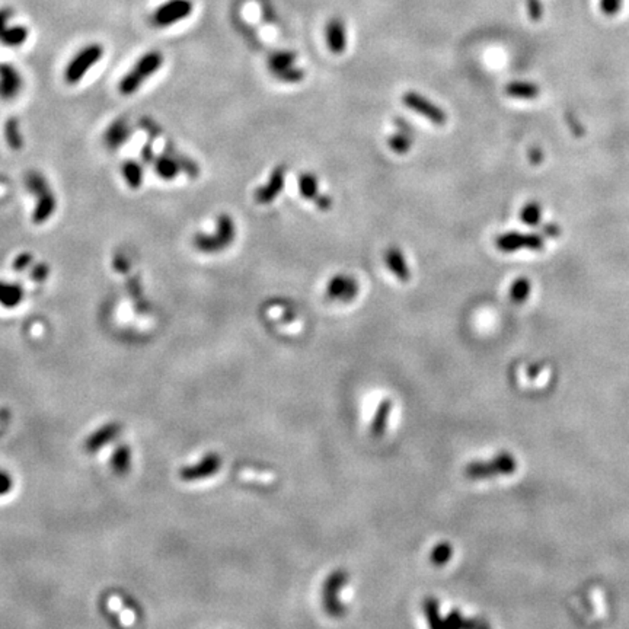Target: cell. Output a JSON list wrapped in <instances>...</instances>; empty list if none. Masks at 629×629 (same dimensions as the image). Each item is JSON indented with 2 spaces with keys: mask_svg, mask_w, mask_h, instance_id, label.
Returning <instances> with one entry per match:
<instances>
[{
  "mask_svg": "<svg viewBox=\"0 0 629 629\" xmlns=\"http://www.w3.org/2000/svg\"><path fill=\"white\" fill-rule=\"evenodd\" d=\"M142 159H143V162L152 165L156 172V175L164 181H172V179L178 178L179 172L182 169L187 170L190 177H192V178H197L200 174V169L197 168V165L192 162V160H190L188 157H185L182 155L175 153V151L157 156V155H155L152 146L146 144L142 151Z\"/></svg>",
  "mask_w": 629,
  "mask_h": 629,
  "instance_id": "cell-1",
  "label": "cell"
},
{
  "mask_svg": "<svg viewBox=\"0 0 629 629\" xmlns=\"http://www.w3.org/2000/svg\"><path fill=\"white\" fill-rule=\"evenodd\" d=\"M25 185L34 197L35 206L32 212V223L44 225L53 217L57 210V200L48 179L38 170H30L25 175Z\"/></svg>",
  "mask_w": 629,
  "mask_h": 629,
  "instance_id": "cell-2",
  "label": "cell"
},
{
  "mask_svg": "<svg viewBox=\"0 0 629 629\" xmlns=\"http://www.w3.org/2000/svg\"><path fill=\"white\" fill-rule=\"evenodd\" d=\"M165 63L164 56L159 52H147L140 56L135 63L130 67V70L122 76L118 82V91L121 95L131 96L137 92L142 86L146 83L147 79L155 76L156 73Z\"/></svg>",
  "mask_w": 629,
  "mask_h": 629,
  "instance_id": "cell-3",
  "label": "cell"
},
{
  "mask_svg": "<svg viewBox=\"0 0 629 629\" xmlns=\"http://www.w3.org/2000/svg\"><path fill=\"white\" fill-rule=\"evenodd\" d=\"M236 239V225L229 214H220L213 233H197L192 239L194 248L201 254H217L228 250Z\"/></svg>",
  "mask_w": 629,
  "mask_h": 629,
  "instance_id": "cell-4",
  "label": "cell"
},
{
  "mask_svg": "<svg viewBox=\"0 0 629 629\" xmlns=\"http://www.w3.org/2000/svg\"><path fill=\"white\" fill-rule=\"evenodd\" d=\"M104 57V47L98 43L85 45L70 58L65 67L63 78L67 85H78L88 75L89 70L100 63Z\"/></svg>",
  "mask_w": 629,
  "mask_h": 629,
  "instance_id": "cell-5",
  "label": "cell"
},
{
  "mask_svg": "<svg viewBox=\"0 0 629 629\" xmlns=\"http://www.w3.org/2000/svg\"><path fill=\"white\" fill-rule=\"evenodd\" d=\"M517 470V461L507 452L498 453L487 462H472L465 467V475L470 479H487L492 476L511 475Z\"/></svg>",
  "mask_w": 629,
  "mask_h": 629,
  "instance_id": "cell-6",
  "label": "cell"
},
{
  "mask_svg": "<svg viewBox=\"0 0 629 629\" xmlns=\"http://www.w3.org/2000/svg\"><path fill=\"white\" fill-rule=\"evenodd\" d=\"M349 582V573L345 570H335L331 573L325 580L322 587V604L324 609L329 616L340 618L345 613L344 603L340 600V593L342 587Z\"/></svg>",
  "mask_w": 629,
  "mask_h": 629,
  "instance_id": "cell-7",
  "label": "cell"
},
{
  "mask_svg": "<svg viewBox=\"0 0 629 629\" xmlns=\"http://www.w3.org/2000/svg\"><path fill=\"white\" fill-rule=\"evenodd\" d=\"M192 14L191 0H166L160 5L152 16L153 25L157 28H169L187 19Z\"/></svg>",
  "mask_w": 629,
  "mask_h": 629,
  "instance_id": "cell-8",
  "label": "cell"
},
{
  "mask_svg": "<svg viewBox=\"0 0 629 629\" xmlns=\"http://www.w3.org/2000/svg\"><path fill=\"white\" fill-rule=\"evenodd\" d=\"M496 246L501 252H516L520 250L542 251L545 248V239L538 233L507 232L496 239Z\"/></svg>",
  "mask_w": 629,
  "mask_h": 629,
  "instance_id": "cell-9",
  "label": "cell"
},
{
  "mask_svg": "<svg viewBox=\"0 0 629 629\" xmlns=\"http://www.w3.org/2000/svg\"><path fill=\"white\" fill-rule=\"evenodd\" d=\"M402 102L406 108H410L414 113L423 115L436 126H445L448 122V114L445 113V109H441L434 102H431L426 96L419 95L418 92H405L402 95Z\"/></svg>",
  "mask_w": 629,
  "mask_h": 629,
  "instance_id": "cell-10",
  "label": "cell"
},
{
  "mask_svg": "<svg viewBox=\"0 0 629 629\" xmlns=\"http://www.w3.org/2000/svg\"><path fill=\"white\" fill-rule=\"evenodd\" d=\"M220 456L217 453H208L199 463L182 467L179 472V478L185 481V483H194V481L206 479L217 474L220 470Z\"/></svg>",
  "mask_w": 629,
  "mask_h": 629,
  "instance_id": "cell-11",
  "label": "cell"
},
{
  "mask_svg": "<svg viewBox=\"0 0 629 629\" xmlns=\"http://www.w3.org/2000/svg\"><path fill=\"white\" fill-rule=\"evenodd\" d=\"M360 286L353 277L345 274H337L332 277L327 286V298L329 300L351 302L357 298Z\"/></svg>",
  "mask_w": 629,
  "mask_h": 629,
  "instance_id": "cell-12",
  "label": "cell"
},
{
  "mask_svg": "<svg viewBox=\"0 0 629 629\" xmlns=\"http://www.w3.org/2000/svg\"><path fill=\"white\" fill-rule=\"evenodd\" d=\"M286 165H278L271 172V177L267 184L258 188L254 194V200L258 204H269L276 200V197L285 188L286 182Z\"/></svg>",
  "mask_w": 629,
  "mask_h": 629,
  "instance_id": "cell-13",
  "label": "cell"
},
{
  "mask_svg": "<svg viewBox=\"0 0 629 629\" xmlns=\"http://www.w3.org/2000/svg\"><path fill=\"white\" fill-rule=\"evenodd\" d=\"M12 18L10 9H0V43L8 47H19L28 40V30L22 25L9 27L8 22Z\"/></svg>",
  "mask_w": 629,
  "mask_h": 629,
  "instance_id": "cell-14",
  "label": "cell"
},
{
  "mask_svg": "<svg viewBox=\"0 0 629 629\" xmlns=\"http://www.w3.org/2000/svg\"><path fill=\"white\" fill-rule=\"evenodd\" d=\"M23 79L16 67L10 65H0V98L9 101L22 92Z\"/></svg>",
  "mask_w": 629,
  "mask_h": 629,
  "instance_id": "cell-15",
  "label": "cell"
},
{
  "mask_svg": "<svg viewBox=\"0 0 629 629\" xmlns=\"http://www.w3.org/2000/svg\"><path fill=\"white\" fill-rule=\"evenodd\" d=\"M133 130L126 118H117L107 127L104 133V144L109 151H117L131 137Z\"/></svg>",
  "mask_w": 629,
  "mask_h": 629,
  "instance_id": "cell-16",
  "label": "cell"
},
{
  "mask_svg": "<svg viewBox=\"0 0 629 629\" xmlns=\"http://www.w3.org/2000/svg\"><path fill=\"white\" fill-rule=\"evenodd\" d=\"M325 38L331 53L342 54L347 48V30L345 23L340 18L331 19L325 28Z\"/></svg>",
  "mask_w": 629,
  "mask_h": 629,
  "instance_id": "cell-17",
  "label": "cell"
},
{
  "mask_svg": "<svg viewBox=\"0 0 629 629\" xmlns=\"http://www.w3.org/2000/svg\"><path fill=\"white\" fill-rule=\"evenodd\" d=\"M385 263L390 273L401 280L402 283H408L411 280V269L405 261V256L398 246H390L385 252Z\"/></svg>",
  "mask_w": 629,
  "mask_h": 629,
  "instance_id": "cell-18",
  "label": "cell"
},
{
  "mask_svg": "<svg viewBox=\"0 0 629 629\" xmlns=\"http://www.w3.org/2000/svg\"><path fill=\"white\" fill-rule=\"evenodd\" d=\"M120 424L117 423H109L102 426L100 430H96L93 434H91L85 443V448L89 453H95L98 450H101L104 446H107L108 443L113 441L118 434H120Z\"/></svg>",
  "mask_w": 629,
  "mask_h": 629,
  "instance_id": "cell-19",
  "label": "cell"
},
{
  "mask_svg": "<svg viewBox=\"0 0 629 629\" xmlns=\"http://www.w3.org/2000/svg\"><path fill=\"white\" fill-rule=\"evenodd\" d=\"M23 298H25V293L16 283L0 281V306L6 307V309H14L22 303Z\"/></svg>",
  "mask_w": 629,
  "mask_h": 629,
  "instance_id": "cell-20",
  "label": "cell"
},
{
  "mask_svg": "<svg viewBox=\"0 0 629 629\" xmlns=\"http://www.w3.org/2000/svg\"><path fill=\"white\" fill-rule=\"evenodd\" d=\"M392 401L390 399H384L376 410V414L373 417L372 426H370V434L373 437H382L385 434V430L389 423V417L392 412Z\"/></svg>",
  "mask_w": 629,
  "mask_h": 629,
  "instance_id": "cell-21",
  "label": "cell"
},
{
  "mask_svg": "<svg viewBox=\"0 0 629 629\" xmlns=\"http://www.w3.org/2000/svg\"><path fill=\"white\" fill-rule=\"evenodd\" d=\"M121 175L122 179L126 181L127 187L131 190L142 188L144 181V169L143 165L135 162V160H126L121 166Z\"/></svg>",
  "mask_w": 629,
  "mask_h": 629,
  "instance_id": "cell-22",
  "label": "cell"
},
{
  "mask_svg": "<svg viewBox=\"0 0 629 629\" xmlns=\"http://www.w3.org/2000/svg\"><path fill=\"white\" fill-rule=\"evenodd\" d=\"M539 86L529 82H510L505 86V93L517 100H535L539 96Z\"/></svg>",
  "mask_w": 629,
  "mask_h": 629,
  "instance_id": "cell-23",
  "label": "cell"
},
{
  "mask_svg": "<svg viewBox=\"0 0 629 629\" xmlns=\"http://www.w3.org/2000/svg\"><path fill=\"white\" fill-rule=\"evenodd\" d=\"M5 139H6V143L8 146L10 147V149H14V151H19L22 149V146H23V137H22V131H21V126H19V121L16 118H9L6 121V124H5Z\"/></svg>",
  "mask_w": 629,
  "mask_h": 629,
  "instance_id": "cell-24",
  "label": "cell"
},
{
  "mask_svg": "<svg viewBox=\"0 0 629 629\" xmlns=\"http://www.w3.org/2000/svg\"><path fill=\"white\" fill-rule=\"evenodd\" d=\"M423 610L427 618V622L430 626L433 628H445V619L440 613V604L437 599L434 597H427L423 602Z\"/></svg>",
  "mask_w": 629,
  "mask_h": 629,
  "instance_id": "cell-25",
  "label": "cell"
},
{
  "mask_svg": "<svg viewBox=\"0 0 629 629\" xmlns=\"http://www.w3.org/2000/svg\"><path fill=\"white\" fill-rule=\"evenodd\" d=\"M388 146L390 147L392 152L398 155L408 153L412 146V134L406 131L393 133L388 139Z\"/></svg>",
  "mask_w": 629,
  "mask_h": 629,
  "instance_id": "cell-26",
  "label": "cell"
},
{
  "mask_svg": "<svg viewBox=\"0 0 629 629\" xmlns=\"http://www.w3.org/2000/svg\"><path fill=\"white\" fill-rule=\"evenodd\" d=\"M530 291H532V285H530V281L526 277L517 278L510 286V300L517 305L525 303L529 299Z\"/></svg>",
  "mask_w": 629,
  "mask_h": 629,
  "instance_id": "cell-27",
  "label": "cell"
},
{
  "mask_svg": "<svg viewBox=\"0 0 629 629\" xmlns=\"http://www.w3.org/2000/svg\"><path fill=\"white\" fill-rule=\"evenodd\" d=\"M296 58H298V54L293 52H277L274 54H271L268 58L269 71L273 73V71H277L281 69L294 66Z\"/></svg>",
  "mask_w": 629,
  "mask_h": 629,
  "instance_id": "cell-28",
  "label": "cell"
},
{
  "mask_svg": "<svg viewBox=\"0 0 629 629\" xmlns=\"http://www.w3.org/2000/svg\"><path fill=\"white\" fill-rule=\"evenodd\" d=\"M453 547L449 542H440L430 552V562L436 566L446 565L453 557Z\"/></svg>",
  "mask_w": 629,
  "mask_h": 629,
  "instance_id": "cell-29",
  "label": "cell"
},
{
  "mask_svg": "<svg viewBox=\"0 0 629 629\" xmlns=\"http://www.w3.org/2000/svg\"><path fill=\"white\" fill-rule=\"evenodd\" d=\"M299 191L307 200H315L318 192V178L311 172H303L299 175Z\"/></svg>",
  "mask_w": 629,
  "mask_h": 629,
  "instance_id": "cell-30",
  "label": "cell"
},
{
  "mask_svg": "<svg viewBox=\"0 0 629 629\" xmlns=\"http://www.w3.org/2000/svg\"><path fill=\"white\" fill-rule=\"evenodd\" d=\"M130 462H131L130 448L124 446V445L117 448V450L114 452V456H113V470L120 475L126 474L130 470Z\"/></svg>",
  "mask_w": 629,
  "mask_h": 629,
  "instance_id": "cell-31",
  "label": "cell"
},
{
  "mask_svg": "<svg viewBox=\"0 0 629 629\" xmlns=\"http://www.w3.org/2000/svg\"><path fill=\"white\" fill-rule=\"evenodd\" d=\"M520 220L527 226H538L542 220V207L539 203H527L520 210Z\"/></svg>",
  "mask_w": 629,
  "mask_h": 629,
  "instance_id": "cell-32",
  "label": "cell"
},
{
  "mask_svg": "<svg viewBox=\"0 0 629 629\" xmlns=\"http://www.w3.org/2000/svg\"><path fill=\"white\" fill-rule=\"evenodd\" d=\"M481 626L478 621H470L459 610H452L445 618V628H476Z\"/></svg>",
  "mask_w": 629,
  "mask_h": 629,
  "instance_id": "cell-33",
  "label": "cell"
},
{
  "mask_svg": "<svg viewBox=\"0 0 629 629\" xmlns=\"http://www.w3.org/2000/svg\"><path fill=\"white\" fill-rule=\"evenodd\" d=\"M273 75H274L278 80L285 82V83H298V82H300L302 79H305V70H302V69H299V67L290 66V67H286V69H281V70L273 71Z\"/></svg>",
  "mask_w": 629,
  "mask_h": 629,
  "instance_id": "cell-34",
  "label": "cell"
},
{
  "mask_svg": "<svg viewBox=\"0 0 629 629\" xmlns=\"http://www.w3.org/2000/svg\"><path fill=\"white\" fill-rule=\"evenodd\" d=\"M622 2L624 0H600V10L603 12V15L615 16L619 14Z\"/></svg>",
  "mask_w": 629,
  "mask_h": 629,
  "instance_id": "cell-35",
  "label": "cell"
},
{
  "mask_svg": "<svg viewBox=\"0 0 629 629\" xmlns=\"http://www.w3.org/2000/svg\"><path fill=\"white\" fill-rule=\"evenodd\" d=\"M526 6L529 18L532 21H539L542 15H544V6H542L540 0H527Z\"/></svg>",
  "mask_w": 629,
  "mask_h": 629,
  "instance_id": "cell-36",
  "label": "cell"
},
{
  "mask_svg": "<svg viewBox=\"0 0 629 629\" xmlns=\"http://www.w3.org/2000/svg\"><path fill=\"white\" fill-rule=\"evenodd\" d=\"M12 487H14V481H12V478L6 472L0 471V496L9 494Z\"/></svg>",
  "mask_w": 629,
  "mask_h": 629,
  "instance_id": "cell-37",
  "label": "cell"
},
{
  "mask_svg": "<svg viewBox=\"0 0 629 629\" xmlns=\"http://www.w3.org/2000/svg\"><path fill=\"white\" fill-rule=\"evenodd\" d=\"M313 201L318 206V208L322 210V212H328V210L332 207V199L327 194H322V195L318 194Z\"/></svg>",
  "mask_w": 629,
  "mask_h": 629,
  "instance_id": "cell-38",
  "label": "cell"
},
{
  "mask_svg": "<svg viewBox=\"0 0 629 629\" xmlns=\"http://www.w3.org/2000/svg\"><path fill=\"white\" fill-rule=\"evenodd\" d=\"M32 261V256L30 254H21L18 258H15V261H14V268L16 271H21V269H25Z\"/></svg>",
  "mask_w": 629,
  "mask_h": 629,
  "instance_id": "cell-39",
  "label": "cell"
},
{
  "mask_svg": "<svg viewBox=\"0 0 629 629\" xmlns=\"http://www.w3.org/2000/svg\"><path fill=\"white\" fill-rule=\"evenodd\" d=\"M544 233L548 238H557L561 235V228L555 223H549L544 228Z\"/></svg>",
  "mask_w": 629,
  "mask_h": 629,
  "instance_id": "cell-40",
  "label": "cell"
},
{
  "mask_svg": "<svg viewBox=\"0 0 629 629\" xmlns=\"http://www.w3.org/2000/svg\"><path fill=\"white\" fill-rule=\"evenodd\" d=\"M529 159H530V162H532L533 165H539L542 162V159H544V153H542V151L538 149V147H536V149L533 147V149L529 152Z\"/></svg>",
  "mask_w": 629,
  "mask_h": 629,
  "instance_id": "cell-41",
  "label": "cell"
},
{
  "mask_svg": "<svg viewBox=\"0 0 629 629\" xmlns=\"http://www.w3.org/2000/svg\"><path fill=\"white\" fill-rule=\"evenodd\" d=\"M566 120L570 121V126H571L573 131H575V134H577V135H582V134L584 133V131H583V129H582V126L578 124V122H577V120H575V117H574V115H569V117H566Z\"/></svg>",
  "mask_w": 629,
  "mask_h": 629,
  "instance_id": "cell-42",
  "label": "cell"
}]
</instances>
